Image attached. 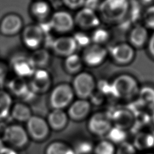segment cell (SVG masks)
Wrapping results in <instances>:
<instances>
[{
    "label": "cell",
    "instance_id": "6da1fadb",
    "mask_svg": "<svg viewBox=\"0 0 154 154\" xmlns=\"http://www.w3.org/2000/svg\"><path fill=\"white\" fill-rule=\"evenodd\" d=\"M100 17L110 24H119L128 17V0H102L98 8Z\"/></svg>",
    "mask_w": 154,
    "mask_h": 154
},
{
    "label": "cell",
    "instance_id": "7a4b0ae2",
    "mask_svg": "<svg viewBox=\"0 0 154 154\" xmlns=\"http://www.w3.org/2000/svg\"><path fill=\"white\" fill-rule=\"evenodd\" d=\"M111 96L126 100H131L138 96L140 87L137 79L128 74L116 76L111 82Z\"/></svg>",
    "mask_w": 154,
    "mask_h": 154
},
{
    "label": "cell",
    "instance_id": "3957f363",
    "mask_svg": "<svg viewBox=\"0 0 154 154\" xmlns=\"http://www.w3.org/2000/svg\"><path fill=\"white\" fill-rule=\"evenodd\" d=\"M75 96L71 84L61 82L51 88L49 103L52 109H64L72 103Z\"/></svg>",
    "mask_w": 154,
    "mask_h": 154
},
{
    "label": "cell",
    "instance_id": "277c9868",
    "mask_svg": "<svg viewBox=\"0 0 154 154\" xmlns=\"http://www.w3.org/2000/svg\"><path fill=\"white\" fill-rule=\"evenodd\" d=\"M71 86L78 99H88L96 91V82L91 73L82 71L74 76Z\"/></svg>",
    "mask_w": 154,
    "mask_h": 154
},
{
    "label": "cell",
    "instance_id": "5b68a950",
    "mask_svg": "<svg viewBox=\"0 0 154 154\" xmlns=\"http://www.w3.org/2000/svg\"><path fill=\"white\" fill-rule=\"evenodd\" d=\"M87 127L93 135L100 137L106 135L112 127V124L106 111H97L89 116Z\"/></svg>",
    "mask_w": 154,
    "mask_h": 154
},
{
    "label": "cell",
    "instance_id": "8992f818",
    "mask_svg": "<svg viewBox=\"0 0 154 154\" xmlns=\"http://www.w3.org/2000/svg\"><path fill=\"white\" fill-rule=\"evenodd\" d=\"M29 137L25 128L20 125L12 124L5 126L2 140L10 147L20 149L26 146Z\"/></svg>",
    "mask_w": 154,
    "mask_h": 154
},
{
    "label": "cell",
    "instance_id": "52a82bcc",
    "mask_svg": "<svg viewBox=\"0 0 154 154\" xmlns=\"http://www.w3.org/2000/svg\"><path fill=\"white\" fill-rule=\"evenodd\" d=\"M20 34L22 43L26 48L33 51L42 48L45 34L37 23L23 26Z\"/></svg>",
    "mask_w": 154,
    "mask_h": 154
},
{
    "label": "cell",
    "instance_id": "ba28073f",
    "mask_svg": "<svg viewBox=\"0 0 154 154\" xmlns=\"http://www.w3.org/2000/svg\"><path fill=\"white\" fill-rule=\"evenodd\" d=\"M7 91L12 96L19 98L22 102L26 103L32 100L35 96L29 88L26 79L14 76L6 82Z\"/></svg>",
    "mask_w": 154,
    "mask_h": 154
},
{
    "label": "cell",
    "instance_id": "9c48e42d",
    "mask_svg": "<svg viewBox=\"0 0 154 154\" xmlns=\"http://www.w3.org/2000/svg\"><path fill=\"white\" fill-rule=\"evenodd\" d=\"M28 82L34 93L42 94L51 90L52 77L47 69H37Z\"/></svg>",
    "mask_w": 154,
    "mask_h": 154
},
{
    "label": "cell",
    "instance_id": "30bf717a",
    "mask_svg": "<svg viewBox=\"0 0 154 154\" xmlns=\"http://www.w3.org/2000/svg\"><path fill=\"white\" fill-rule=\"evenodd\" d=\"M49 22L52 31L61 34L69 33L75 26L73 16L63 10H58L52 13Z\"/></svg>",
    "mask_w": 154,
    "mask_h": 154
},
{
    "label": "cell",
    "instance_id": "8fae6325",
    "mask_svg": "<svg viewBox=\"0 0 154 154\" xmlns=\"http://www.w3.org/2000/svg\"><path fill=\"white\" fill-rule=\"evenodd\" d=\"M26 130L29 138L36 141H43L49 135L51 129L46 119L32 115L26 122Z\"/></svg>",
    "mask_w": 154,
    "mask_h": 154
},
{
    "label": "cell",
    "instance_id": "7c38bea8",
    "mask_svg": "<svg viewBox=\"0 0 154 154\" xmlns=\"http://www.w3.org/2000/svg\"><path fill=\"white\" fill-rule=\"evenodd\" d=\"M8 65L10 70L16 76L26 79H29L36 69L29 56L23 54H17L12 57Z\"/></svg>",
    "mask_w": 154,
    "mask_h": 154
},
{
    "label": "cell",
    "instance_id": "4fadbf2b",
    "mask_svg": "<svg viewBox=\"0 0 154 154\" xmlns=\"http://www.w3.org/2000/svg\"><path fill=\"white\" fill-rule=\"evenodd\" d=\"M108 51L103 46L91 43L83 49L81 55L84 64L90 67L101 65L106 60Z\"/></svg>",
    "mask_w": 154,
    "mask_h": 154
},
{
    "label": "cell",
    "instance_id": "5bb4252c",
    "mask_svg": "<svg viewBox=\"0 0 154 154\" xmlns=\"http://www.w3.org/2000/svg\"><path fill=\"white\" fill-rule=\"evenodd\" d=\"M22 17L16 13H8L0 20V34L5 37H13L21 32L23 28Z\"/></svg>",
    "mask_w": 154,
    "mask_h": 154
},
{
    "label": "cell",
    "instance_id": "9a60e30c",
    "mask_svg": "<svg viewBox=\"0 0 154 154\" xmlns=\"http://www.w3.org/2000/svg\"><path fill=\"white\" fill-rule=\"evenodd\" d=\"M73 17L75 26L84 31L95 29L99 26L100 23V17L95 11L85 7L78 10Z\"/></svg>",
    "mask_w": 154,
    "mask_h": 154
},
{
    "label": "cell",
    "instance_id": "2e32d148",
    "mask_svg": "<svg viewBox=\"0 0 154 154\" xmlns=\"http://www.w3.org/2000/svg\"><path fill=\"white\" fill-rule=\"evenodd\" d=\"M109 55L114 62L119 65L130 64L134 59V48L127 43H119L111 46Z\"/></svg>",
    "mask_w": 154,
    "mask_h": 154
},
{
    "label": "cell",
    "instance_id": "e0dca14e",
    "mask_svg": "<svg viewBox=\"0 0 154 154\" xmlns=\"http://www.w3.org/2000/svg\"><path fill=\"white\" fill-rule=\"evenodd\" d=\"M108 114L110 116L113 126L128 131L134 125L135 117L126 107L115 108Z\"/></svg>",
    "mask_w": 154,
    "mask_h": 154
},
{
    "label": "cell",
    "instance_id": "ac0fdd59",
    "mask_svg": "<svg viewBox=\"0 0 154 154\" xmlns=\"http://www.w3.org/2000/svg\"><path fill=\"white\" fill-rule=\"evenodd\" d=\"M77 45L72 35H63L55 38L51 51L57 56L66 58L76 53Z\"/></svg>",
    "mask_w": 154,
    "mask_h": 154
},
{
    "label": "cell",
    "instance_id": "d6986e66",
    "mask_svg": "<svg viewBox=\"0 0 154 154\" xmlns=\"http://www.w3.org/2000/svg\"><path fill=\"white\" fill-rule=\"evenodd\" d=\"M91 105L88 99L74 100L69 106L66 112L69 119L75 121H82L90 116Z\"/></svg>",
    "mask_w": 154,
    "mask_h": 154
},
{
    "label": "cell",
    "instance_id": "ffe728a7",
    "mask_svg": "<svg viewBox=\"0 0 154 154\" xmlns=\"http://www.w3.org/2000/svg\"><path fill=\"white\" fill-rule=\"evenodd\" d=\"M52 10V8L47 0L33 1L29 7L30 15L37 23L49 19Z\"/></svg>",
    "mask_w": 154,
    "mask_h": 154
},
{
    "label": "cell",
    "instance_id": "44dd1931",
    "mask_svg": "<svg viewBox=\"0 0 154 154\" xmlns=\"http://www.w3.org/2000/svg\"><path fill=\"white\" fill-rule=\"evenodd\" d=\"M69 119L67 114L64 109H52L46 120L51 129L60 131L67 126Z\"/></svg>",
    "mask_w": 154,
    "mask_h": 154
},
{
    "label": "cell",
    "instance_id": "7402d4cb",
    "mask_svg": "<svg viewBox=\"0 0 154 154\" xmlns=\"http://www.w3.org/2000/svg\"><path fill=\"white\" fill-rule=\"evenodd\" d=\"M128 38L129 44L134 48H142L149 40L147 28L140 24L134 25L129 31Z\"/></svg>",
    "mask_w": 154,
    "mask_h": 154
},
{
    "label": "cell",
    "instance_id": "603a6c76",
    "mask_svg": "<svg viewBox=\"0 0 154 154\" xmlns=\"http://www.w3.org/2000/svg\"><path fill=\"white\" fill-rule=\"evenodd\" d=\"M132 143L138 152H148L154 148V137L151 131L143 130L135 134Z\"/></svg>",
    "mask_w": 154,
    "mask_h": 154
},
{
    "label": "cell",
    "instance_id": "cb8c5ba5",
    "mask_svg": "<svg viewBox=\"0 0 154 154\" xmlns=\"http://www.w3.org/2000/svg\"><path fill=\"white\" fill-rule=\"evenodd\" d=\"M29 56L36 69H46L51 60L50 51L43 48L32 51Z\"/></svg>",
    "mask_w": 154,
    "mask_h": 154
},
{
    "label": "cell",
    "instance_id": "d4e9b609",
    "mask_svg": "<svg viewBox=\"0 0 154 154\" xmlns=\"http://www.w3.org/2000/svg\"><path fill=\"white\" fill-rule=\"evenodd\" d=\"M10 116L16 121L26 122L32 114L31 109L26 103L19 102L13 105Z\"/></svg>",
    "mask_w": 154,
    "mask_h": 154
},
{
    "label": "cell",
    "instance_id": "484cf974",
    "mask_svg": "<svg viewBox=\"0 0 154 154\" xmlns=\"http://www.w3.org/2000/svg\"><path fill=\"white\" fill-rule=\"evenodd\" d=\"M83 65L84 63L81 55L76 53L64 58L63 61V68L65 72L74 76L82 72Z\"/></svg>",
    "mask_w": 154,
    "mask_h": 154
},
{
    "label": "cell",
    "instance_id": "4316f807",
    "mask_svg": "<svg viewBox=\"0 0 154 154\" xmlns=\"http://www.w3.org/2000/svg\"><path fill=\"white\" fill-rule=\"evenodd\" d=\"M45 154H76L73 147L61 141L50 143L45 149Z\"/></svg>",
    "mask_w": 154,
    "mask_h": 154
},
{
    "label": "cell",
    "instance_id": "83f0119b",
    "mask_svg": "<svg viewBox=\"0 0 154 154\" xmlns=\"http://www.w3.org/2000/svg\"><path fill=\"white\" fill-rule=\"evenodd\" d=\"M13 105L11 95L7 91L0 88V122L10 116Z\"/></svg>",
    "mask_w": 154,
    "mask_h": 154
},
{
    "label": "cell",
    "instance_id": "f1b7e54d",
    "mask_svg": "<svg viewBox=\"0 0 154 154\" xmlns=\"http://www.w3.org/2000/svg\"><path fill=\"white\" fill-rule=\"evenodd\" d=\"M138 100L146 108L153 110L154 109V88L146 85L140 88L138 94Z\"/></svg>",
    "mask_w": 154,
    "mask_h": 154
},
{
    "label": "cell",
    "instance_id": "f546056e",
    "mask_svg": "<svg viewBox=\"0 0 154 154\" xmlns=\"http://www.w3.org/2000/svg\"><path fill=\"white\" fill-rule=\"evenodd\" d=\"M128 135V131L112 126L105 137L106 140L117 146L126 141Z\"/></svg>",
    "mask_w": 154,
    "mask_h": 154
},
{
    "label": "cell",
    "instance_id": "4dcf8cb0",
    "mask_svg": "<svg viewBox=\"0 0 154 154\" xmlns=\"http://www.w3.org/2000/svg\"><path fill=\"white\" fill-rule=\"evenodd\" d=\"M116 146L105 139L101 140L94 146L93 154H115Z\"/></svg>",
    "mask_w": 154,
    "mask_h": 154
},
{
    "label": "cell",
    "instance_id": "1f68e13d",
    "mask_svg": "<svg viewBox=\"0 0 154 154\" xmlns=\"http://www.w3.org/2000/svg\"><path fill=\"white\" fill-rule=\"evenodd\" d=\"M109 32L103 28H96L90 35L91 43L102 45L109 39Z\"/></svg>",
    "mask_w": 154,
    "mask_h": 154
},
{
    "label": "cell",
    "instance_id": "d6a6232c",
    "mask_svg": "<svg viewBox=\"0 0 154 154\" xmlns=\"http://www.w3.org/2000/svg\"><path fill=\"white\" fill-rule=\"evenodd\" d=\"M129 12L127 19L131 23H135L141 14V7L137 0H128Z\"/></svg>",
    "mask_w": 154,
    "mask_h": 154
},
{
    "label": "cell",
    "instance_id": "836d02e7",
    "mask_svg": "<svg viewBox=\"0 0 154 154\" xmlns=\"http://www.w3.org/2000/svg\"><path fill=\"white\" fill-rule=\"evenodd\" d=\"M78 48L84 49L91 43L90 36L84 31H78L72 35Z\"/></svg>",
    "mask_w": 154,
    "mask_h": 154
},
{
    "label": "cell",
    "instance_id": "e575fe53",
    "mask_svg": "<svg viewBox=\"0 0 154 154\" xmlns=\"http://www.w3.org/2000/svg\"><path fill=\"white\" fill-rule=\"evenodd\" d=\"M94 144L88 140H82L73 147L76 154H91L93 153Z\"/></svg>",
    "mask_w": 154,
    "mask_h": 154
},
{
    "label": "cell",
    "instance_id": "d590c367",
    "mask_svg": "<svg viewBox=\"0 0 154 154\" xmlns=\"http://www.w3.org/2000/svg\"><path fill=\"white\" fill-rule=\"evenodd\" d=\"M144 26L146 28L154 29V5L149 6L143 15Z\"/></svg>",
    "mask_w": 154,
    "mask_h": 154
},
{
    "label": "cell",
    "instance_id": "8d00e7d4",
    "mask_svg": "<svg viewBox=\"0 0 154 154\" xmlns=\"http://www.w3.org/2000/svg\"><path fill=\"white\" fill-rule=\"evenodd\" d=\"M115 154H138V151L132 142L126 141L116 146Z\"/></svg>",
    "mask_w": 154,
    "mask_h": 154
},
{
    "label": "cell",
    "instance_id": "74e56055",
    "mask_svg": "<svg viewBox=\"0 0 154 154\" xmlns=\"http://www.w3.org/2000/svg\"><path fill=\"white\" fill-rule=\"evenodd\" d=\"M10 67L8 63L0 60V88L6 83L10 72Z\"/></svg>",
    "mask_w": 154,
    "mask_h": 154
},
{
    "label": "cell",
    "instance_id": "f35d334b",
    "mask_svg": "<svg viewBox=\"0 0 154 154\" xmlns=\"http://www.w3.org/2000/svg\"><path fill=\"white\" fill-rule=\"evenodd\" d=\"M96 88L97 91L103 94L104 96H111V82L105 80H100L96 83Z\"/></svg>",
    "mask_w": 154,
    "mask_h": 154
},
{
    "label": "cell",
    "instance_id": "ab89813d",
    "mask_svg": "<svg viewBox=\"0 0 154 154\" xmlns=\"http://www.w3.org/2000/svg\"><path fill=\"white\" fill-rule=\"evenodd\" d=\"M85 0H63V6L72 10H79L84 7Z\"/></svg>",
    "mask_w": 154,
    "mask_h": 154
},
{
    "label": "cell",
    "instance_id": "60d3db41",
    "mask_svg": "<svg viewBox=\"0 0 154 154\" xmlns=\"http://www.w3.org/2000/svg\"><path fill=\"white\" fill-rule=\"evenodd\" d=\"M88 100L90 102L91 106L92 105L96 106L100 105L104 101V96L99 91H95Z\"/></svg>",
    "mask_w": 154,
    "mask_h": 154
},
{
    "label": "cell",
    "instance_id": "b9f144b4",
    "mask_svg": "<svg viewBox=\"0 0 154 154\" xmlns=\"http://www.w3.org/2000/svg\"><path fill=\"white\" fill-rule=\"evenodd\" d=\"M101 1V0H85L83 7L95 11L96 10H98Z\"/></svg>",
    "mask_w": 154,
    "mask_h": 154
},
{
    "label": "cell",
    "instance_id": "7bdbcfd3",
    "mask_svg": "<svg viewBox=\"0 0 154 154\" xmlns=\"http://www.w3.org/2000/svg\"><path fill=\"white\" fill-rule=\"evenodd\" d=\"M148 52L152 58L154 59V32L149 38L147 42Z\"/></svg>",
    "mask_w": 154,
    "mask_h": 154
},
{
    "label": "cell",
    "instance_id": "ee69618b",
    "mask_svg": "<svg viewBox=\"0 0 154 154\" xmlns=\"http://www.w3.org/2000/svg\"><path fill=\"white\" fill-rule=\"evenodd\" d=\"M0 154H18L16 150L8 146H0Z\"/></svg>",
    "mask_w": 154,
    "mask_h": 154
},
{
    "label": "cell",
    "instance_id": "f6af8a7d",
    "mask_svg": "<svg viewBox=\"0 0 154 154\" xmlns=\"http://www.w3.org/2000/svg\"><path fill=\"white\" fill-rule=\"evenodd\" d=\"M52 8H56L57 10H60L59 8L63 6V0H47Z\"/></svg>",
    "mask_w": 154,
    "mask_h": 154
},
{
    "label": "cell",
    "instance_id": "bcb514c9",
    "mask_svg": "<svg viewBox=\"0 0 154 154\" xmlns=\"http://www.w3.org/2000/svg\"><path fill=\"white\" fill-rule=\"evenodd\" d=\"M5 128V126H4V125L2 123V122H0V140H2Z\"/></svg>",
    "mask_w": 154,
    "mask_h": 154
},
{
    "label": "cell",
    "instance_id": "7dc6e473",
    "mask_svg": "<svg viewBox=\"0 0 154 154\" xmlns=\"http://www.w3.org/2000/svg\"><path fill=\"white\" fill-rule=\"evenodd\" d=\"M154 0H140L141 2L144 5H149Z\"/></svg>",
    "mask_w": 154,
    "mask_h": 154
},
{
    "label": "cell",
    "instance_id": "c3c4849f",
    "mask_svg": "<svg viewBox=\"0 0 154 154\" xmlns=\"http://www.w3.org/2000/svg\"><path fill=\"white\" fill-rule=\"evenodd\" d=\"M151 118H152V123L154 125V109L152 111Z\"/></svg>",
    "mask_w": 154,
    "mask_h": 154
},
{
    "label": "cell",
    "instance_id": "681fc988",
    "mask_svg": "<svg viewBox=\"0 0 154 154\" xmlns=\"http://www.w3.org/2000/svg\"><path fill=\"white\" fill-rule=\"evenodd\" d=\"M143 154H154V153H153L152 152H146Z\"/></svg>",
    "mask_w": 154,
    "mask_h": 154
},
{
    "label": "cell",
    "instance_id": "f907efd6",
    "mask_svg": "<svg viewBox=\"0 0 154 154\" xmlns=\"http://www.w3.org/2000/svg\"><path fill=\"white\" fill-rule=\"evenodd\" d=\"M151 132H152V134H153V137H154V129L152 130V131H151Z\"/></svg>",
    "mask_w": 154,
    "mask_h": 154
},
{
    "label": "cell",
    "instance_id": "816d5d0a",
    "mask_svg": "<svg viewBox=\"0 0 154 154\" xmlns=\"http://www.w3.org/2000/svg\"><path fill=\"white\" fill-rule=\"evenodd\" d=\"M33 1H36V0H33Z\"/></svg>",
    "mask_w": 154,
    "mask_h": 154
}]
</instances>
